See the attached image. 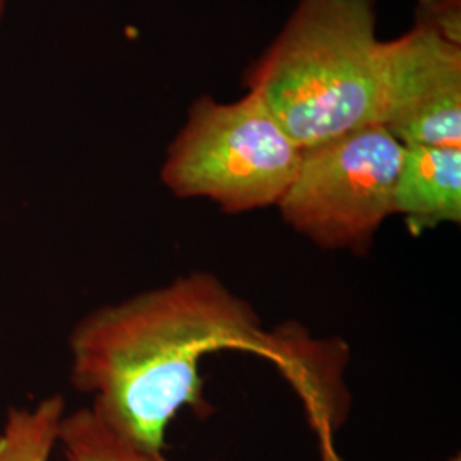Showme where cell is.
I'll return each instance as SVG.
<instances>
[{"label":"cell","instance_id":"ba28073f","mask_svg":"<svg viewBox=\"0 0 461 461\" xmlns=\"http://www.w3.org/2000/svg\"><path fill=\"white\" fill-rule=\"evenodd\" d=\"M66 402L51 395L33 407L11 409L0 430V461H49L59 445Z\"/></svg>","mask_w":461,"mask_h":461},{"label":"cell","instance_id":"52a82bcc","mask_svg":"<svg viewBox=\"0 0 461 461\" xmlns=\"http://www.w3.org/2000/svg\"><path fill=\"white\" fill-rule=\"evenodd\" d=\"M59 445L67 461H169L120 432L95 407L64 415Z\"/></svg>","mask_w":461,"mask_h":461},{"label":"cell","instance_id":"8fae6325","mask_svg":"<svg viewBox=\"0 0 461 461\" xmlns=\"http://www.w3.org/2000/svg\"><path fill=\"white\" fill-rule=\"evenodd\" d=\"M451 461H460V456H456V458H453Z\"/></svg>","mask_w":461,"mask_h":461},{"label":"cell","instance_id":"5b68a950","mask_svg":"<svg viewBox=\"0 0 461 461\" xmlns=\"http://www.w3.org/2000/svg\"><path fill=\"white\" fill-rule=\"evenodd\" d=\"M381 127L402 146L461 148V49L426 24L386 43Z\"/></svg>","mask_w":461,"mask_h":461},{"label":"cell","instance_id":"3957f363","mask_svg":"<svg viewBox=\"0 0 461 461\" xmlns=\"http://www.w3.org/2000/svg\"><path fill=\"white\" fill-rule=\"evenodd\" d=\"M301 154L257 93L230 104L202 96L167 148L161 180L178 197L211 198L240 214L277 205Z\"/></svg>","mask_w":461,"mask_h":461},{"label":"cell","instance_id":"9c48e42d","mask_svg":"<svg viewBox=\"0 0 461 461\" xmlns=\"http://www.w3.org/2000/svg\"><path fill=\"white\" fill-rule=\"evenodd\" d=\"M419 24H426L460 45V0H422Z\"/></svg>","mask_w":461,"mask_h":461},{"label":"cell","instance_id":"277c9868","mask_svg":"<svg viewBox=\"0 0 461 461\" xmlns=\"http://www.w3.org/2000/svg\"><path fill=\"white\" fill-rule=\"evenodd\" d=\"M403 146L369 125L303 149L296 176L277 202L284 221L325 249L364 253L395 214L393 195Z\"/></svg>","mask_w":461,"mask_h":461},{"label":"cell","instance_id":"8992f818","mask_svg":"<svg viewBox=\"0 0 461 461\" xmlns=\"http://www.w3.org/2000/svg\"><path fill=\"white\" fill-rule=\"evenodd\" d=\"M395 214L415 234L461 221V148L403 146L393 195Z\"/></svg>","mask_w":461,"mask_h":461},{"label":"cell","instance_id":"7a4b0ae2","mask_svg":"<svg viewBox=\"0 0 461 461\" xmlns=\"http://www.w3.org/2000/svg\"><path fill=\"white\" fill-rule=\"evenodd\" d=\"M384 74L375 0H301L247 84L297 148L310 149L379 125Z\"/></svg>","mask_w":461,"mask_h":461},{"label":"cell","instance_id":"6da1fadb","mask_svg":"<svg viewBox=\"0 0 461 461\" xmlns=\"http://www.w3.org/2000/svg\"><path fill=\"white\" fill-rule=\"evenodd\" d=\"M260 318L212 274H190L86 314L70 331L72 384L133 441L163 451L183 407L209 415L200 359L219 348L249 347Z\"/></svg>","mask_w":461,"mask_h":461},{"label":"cell","instance_id":"30bf717a","mask_svg":"<svg viewBox=\"0 0 461 461\" xmlns=\"http://www.w3.org/2000/svg\"><path fill=\"white\" fill-rule=\"evenodd\" d=\"M4 5H5V0H0V17H2V13H4Z\"/></svg>","mask_w":461,"mask_h":461}]
</instances>
